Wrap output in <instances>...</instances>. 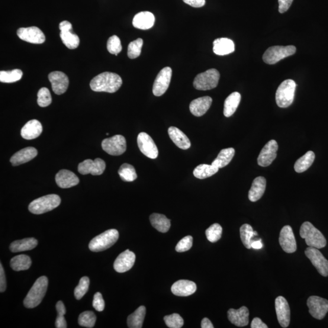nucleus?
I'll return each instance as SVG.
<instances>
[{
	"mask_svg": "<svg viewBox=\"0 0 328 328\" xmlns=\"http://www.w3.org/2000/svg\"><path fill=\"white\" fill-rule=\"evenodd\" d=\"M266 188V180L264 177H257L253 180L251 188L249 192V199L250 201H259L265 194Z\"/></svg>",
	"mask_w": 328,
	"mask_h": 328,
	"instance_id": "nucleus-30",
	"label": "nucleus"
},
{
	"mask_svg": "<svg viewBox=\"0 0 328 328\" xmlns=\"http://www.w3.org/2000/svg\"><path fill=\"white\" fill-rule=\"evenodd\" d=\"M17 35L21 40L33 44H41L45 41V35L39 28L35 27L18 29Z\"/></svg>",
	"mask_w": 328,
	"mask_h": 328,
	"instance_id": "nucleus-17",
	"label": "nucleus"
},
{
	"mask_svg": "<svg viewBox=\"0 0 328 328\" xmlns=\"http://www.w3.org/2000/svg\"><path fill=\"white\" fill-rule=\"evenodd\" d=\"M22 72L20 69H15L11 72H0V81L3 83H14L22 78Z\"/></svg>",
	"mask_w": 328,
	"mask_h": 328,
	"instance_id": "nucleus-42",
	"label": "nucleus"
},
{
	"mask_svg": "<svg viewBox=\"0 0 328 328\" xmlns=\"http://www.w3.org/2000/svg\"><path fill=\"white\" fill-rule=\"evenodd\" d=\"M293 1L294 0H278L279 12L283 14V13H285L287 11L289 8L291 7Z\"/></svg>",
	"mask_w": 328,
	"mask_h": 328,
	"instance_id": "nucleus-53",
	"label": "nucleus"
},
{
	"mask_svg": "<svg viewBox=\"0 0 328 328\" xmlns=\"http://www.w3.org/2000/svg\"><path fill=\"white\" fill-rule=\"evenodd\" d=\"M235 150L233 148L222 150L216 159L212 163L218 169L223 168L229 164L235 155Z\"/></svg>",
	"mask_w": 328,
	"mask_h": 328,
	"instance_id": "nucleus-36",
	"label": "nucleus"
},
{
	"mask_svg": "<svg viewBox=\"0 0 328 328\" xmlns=\"http://www.w3.org/2000/svg\"><path fill=\"white\" fill-rule=\"evenodd\" d=\"M309 313L317 320H322L328 313V300L318 296H311L307 300Z\"/></svg>",
	"mask_w": 328,
	"mask_h": 328,
	"instance_id": "nucleus-10",
	"label": "nucleus"
},
{
	"mask_svg": "<svg viewBox=\"0 0 328 328\" xmlns=\"http://www.w3.org/2000/svg\"><path fill=\"white\" fill-rule=\"evenodd\" d=\"M48 286V279L46 276H42L38 278L25 298V307L34 308L38 306L46 293Z\"/></svg>",
	"mask_w": 328,
	"mask_h": 328,
	"instance_id": "nucleus-3",
	"label": "nucleus"
},
{
	"mask_svg": "<svg viewBox=\"0 0 328 328\" xmlns=\"http://www.w3.org/2000/svg\"><path fill=\"white\" fill-rule=\"evenodd\" d=\"M172 76V70L171 67H164L157 75L155 80H154L153 93L155 96H162L168 89L171 81Z\"/></svg>",
	"mask_w": 328,
	"mask_h": 328,
	"instance_id": "nucleus-12",
	"label": "nucleus"
},
{
	"mask_svg": "<svg viewBox=\"0 0 328 328\" xmlns=\"http://www.w3.org/2000/svg\"><path fill=\"white\" fill-rule=\"evenodd\" d=\"M296 85L293 80L288 79L283 82L276 90V104L280 108H287L293 103Z\"/></svg>",
	"mask_w": 328,
	"mask_h": 328,
	"instance_id": "nucleus-5",
	"label": "nucleus"
},
{
	"mask_svg": "<svg viewBox=\"0 0 328 328\" xmlns=\"http://www.w3.org/2000/svg\"><path fill=\"white\" fill-rule=\"evenodd\" d=\"M58 186L62 189H68L79 183V179L75 173L67 170H62L56 176Z\"/></svg>",
	"mask_w": 328,
	"mask_h": 328,
	"instance_id": "nucleus-23",
	"label": "nucleus"
},
{
	"mask_svg": "<svg viewBox=\"0 0 328 328\" xmlns=\"http://www.w3.org/2000/svg\"><path fill=\"white\" fill-rule=\"evenodd\" d=\"M37 150L34 147H27L15 153L11 157L10 161L12 166H17L27 163L36 157Z\"/></svg>",
	"mask_w": 328,
	"mask_h": 328,
	"instance_id": "nucleus-28",
	"label": "nucleus"
},
{
	"mask_svg": "<svg viewBox=\"0 0 328 328\" xmlns=\"http://www.w3.org/2000/svg\"><path fill=\"white\" fill-rule=\"evenodd\" d=\"M300 236L305 240V242L309 247L319 249L324 248L326 246L325 237L310 222H304L301 225Z\"/></svg>",
	"mask_w": 328,
	"mask_h": 328,
	"instance_id": "nucleus-2",
	"label": "nucleus"
},
{
	"mask_svg": "<svg viewBox=\"0 0 328 328\" xmlns=\"http://www.w3.org/2000/svg\"><path fill=\"white\" fill-rule=\"evenodd\" d=\"M241 101V95L239 92H234L228 96L224 102V114L229 118L236 111Z\"/></svg>",
	"mask_w": 328,
	"mask_h": 328,
	"instance_id": "nucleus-34",
	"label": "nucleus"
},
{
	"mask_svg": "<svg viewBox=\"0 0 328 328\" xmlns=\"http://www.w3.org/2000/svg\"><path fill=\"white\" fill-rule=\"evenodd\" d=\"M304 253L321 275L328 276V260L318 249L309 247Z\"/></svg>",
	"mask_w": 328,
	"mask_h": 328,
	"instance_id": "nucleus-11",
	"label": "nucleus"
},
{
	"mask_svg": "<svg viewBox=\"0 0 328 328\" xmlns=\"http://www.w3.org/2000/svg\"><path fill=\"white\" fill-rule=\"evenodd\" d=\"M89 283L88 276H83L80 279L79 284L75 290V295L77 300H80L86 294L89 289Z\"/></svg>",
	"mask_w": 328,
	"mask_h": 328,
	"instance_id": "nucleus-47",
	"label": "nucleus"
},
{
	"mask_svg": "<svg viewBox=\"0 0 328 328\" xmlns=\"http://www.w3.org/2000/svg\"><path fill=\"white\" fill-rule=\"evenodd\" d=\"M150 220L154 229L160 232H167L171 226L169 219L162 214H153L150 215Z\"/></svg>",
	"mask_w": 328,
	"mask_h": 328,
	"instance_id": "nucleus-33",
	"label": "nucleus"
},
{
	"mask_svg": "<svg viewBox=\"0 0 328 328\" xmlns=\"http://www.w3.org/2000/svg\"><path fill=\"white\" fill-rule=\"evenodd\" d=\"M166 325L170 328H181L184 325V320L178 314H173L163 318Z\"/></svg>",
	"mask_w": 328,
	"mask_h": 328,
	"instance_id": "nucleus-49",
	"label": "nucleus"
},
{
	"mask_svg": "<svg viewBox=\"0 0 328 328\" xmlns=\"http://www.w3.org/2000/svg\"><path fill=\"white\" fill-rule=\"evenodd\" d=\"M92 306L96 311L101 312L105 309V301L102 297V295L100 292H97L93 298Z\"/></svg>",
	"mask_w": 328,
	"mask_h": 328,
	"instance_id": "nucleus-52",
	"label": "nucleus"
},
{
	"mask_svg": "<svg viewBox=\"0 0 328 328\" xmlns=\"http://www.w3.org/2000/svg\"><path fill=\"white\" fill-rule=\"evenodd\" d=\"M314 159V153L312 151H309L296 161L294 166L295 171L297 173H303L307 171L313 163Z\"/></svg>",
	"mask_w": 328,
	"mask_h": 328,
	"instance_id": "nucleus-37",
	"label": "nucleus"
},
{
	"mask_svg": "<svg viewBox=\"0 0 328 328\" xmlns=\"http://www.w3.org/2000/svg\"><path fill=\"white\" fill-rule=\"evenodd\" d=\"M220 75L218 71L210 69L199 74L195 77L194 86L195 89L206 91L216 88L220 80Z\"/></svg>",
	"mask_w": 328,
	"mask_h": 328,
	"instance_id": "nucleus-8",
	"label": "nucleus"
},
{
	"mask_svg": "<svg viewBox=\"0 0 328 328\" xmlns=\"http://www.w3.org/2000/svg\"><path fill=\"white\" fill-rule=\"evenodd\" d=\"M252 328H268V326L266 325L265 323H264L261 319L260 318L255 317L254 318L252 323L251 326Z\"/></svg>",
	"mask_w": 328,
	"mask_h": 328,
	"instance_id": "nucleus-56",
	"label": "nucleus"
},
{
	"mask_svg": "<svg viewBox=\"0 0 328 328\" xmlns=\"http://www.w3.org/2000/svg\"><path fill=\"white\" fill-rule=\"evenodd\" d=\"M137 144L140 152L150 159H156L158 156V149L152 138L149 134L142 132L138 135Z\"/></svg>",
	"mask_w": 328,
	"mask_h": 328,
	"instance_id": "nucleus-14",
	"label": "nucleus"
},
{
	"mask_svg": "<svg viewBox=\"0 0 328 328\" xmlns=\"http://www.w3.org/2000/svg\"><path fill=\"white\" fill-rule=\"evenodd\" d=\"M201 327L202 328H214L213 324L212 323L211 321L207 318H204L201 321Z\"/></svg>",
	"mask_w": 328,
	"mask_h": 328,
	"instance_id": "nucleus-57",
	"label": "nucleus"
},
{
	"mask_svg": "<svg viewBox=\"0 0 328 328\" xmlns=\"http://www.w3.org/2000/svg\"><path fill=\"white\" fill-rule=\"evenodd\" d=\"M212 103V99L209 96L195 99L190 104V111L195 116L201 117L206 113Z\"/></svg>",
	"mask_w": 328,
	"mask_h": 328,
	"instance_id": "nucleus-25",
	"label": "nucleus"
},
{
	"mask_svg": "<svg viewBox=\"0 0 328 328\" xmlns=\"http://www.w3.org/2000/svg\"><path fill=\"white\" fill-rule=\"evenodd\" d=\"M275 304L279 324L282 327H288L291 320V310L288 301L282 296H279L275 299Z\"/></svg>",
	"mask_w": 328,
	"mask_h": 328,
	"instance_id": "nucleus-16",
	"label": "nucleus"
},
{
	"mask_svg": "<svg viewBox=\"0 0 328 328\" xmlns=\"http://www.w3.org/2000/svg\"><path fill=\"white\" fill-rule=\"evenodd\" d=\"M143 43L142 38H137V40L131 41L128 45V56L130 59H134L140 56Z\"/></svg>",
	"mask_w": 328,
	"mask_h": 328,
	"instance_id": "nucleus-45",
	"label": "nucleus"
},
{
	"mask_svg": "<svg viewBox=\"0 0 328 328\" xmlns=\"http://www.w3.org/2000/svg\"><path fill=\"white\" fill-rule=\"evenodd\" d=\"M155 21V17L152 12H141L134 16L133 25L134 28L142 30H147L152 28Z\"/></svg>",
	"mask_w": 328,
	"mask_h": 328,
	"instance_id": "nucleus-27",
	"label": "nucleus"
},
{
	"mask_svg": "<svg viewBox=\"0 0 328 328\" xmlns=\"http://www.w3.org/2000/svg\"><path fill=\"white\" fill-rule=\"evenodd\" d=\"M279 243L284 251L292 253L297 250V243L295 239L293 230L290 226H285L282 228L279 233Z\"/></svg>",
	"mask_w": 328,
	"mask_h": 328,
	"instance_id": "nucleus-18",
	"label": "nucleus"
},
{
	"mask_svg": "<svg viewBox=\"0 0 328 328\" xmlns=\"http://www.w3.org/2000/svg\"><path fill=\"white\" fill-rule=\"evenodd\" d=\"M43 127L40 122L37 120H31L27 122L22 128L21 135L27 140L36 139L42 133Z\"/></svg>",
	"mask_w": 328,
	"mask_h": 328,
	"instance_id": "nucleus-26",
	"label": "nucleus"
},
{
	"mask_svg": "<svg viewBox=\"0 0 328 328\" xmlns=\"http://www.w3.org/2000/svg\"><path fill=\"white\" fill-rule=\"evenodd\" d=\"M263 245L262 243L261 239L256 241H252L251 244V247L254 249H262Z\"/></svg>",
	"mask_w": 328,
	"mask_h": 328,
	"instance_id": "nucleus-58",
	"label": "nucleus"
},
{
	"mask_svg": "<svg viewBox=\"0 0 328 328\" xmlns=\"http://www.w3.org/2000/svg\"><path fill=\"white\" fill-rule=\"evenodd\" d=\"M102 149L112 156H120L127 149L125 138L122 135H115L102 141Z\"/></svg>",
	"mask_w": 328,
	"mask_h": 328,
	"instance_id": "nucleus-9",
	"label": "nucleus"
},
{
	"mask_svg": "<svg viewBox=\"0 0 328 328\" xmlns=\"http://www.w3.org/2000/svg\"><path fill=\"white\" fill-rule=\"evenodd\" d=\"M172 293L180 297H188L197 291V285L194 282L185 279L177 281L172 286Z\"/></svg>",
	"mask_w": 328,
	"mask_h": 328,
	"instance_id": "nucleus-24",
	"label": "nucleus"
},
{
	"mask_svg": "<svg viewBox=\"0 0 328 328\" xmlns=\"http://www.w3.org/2000/svg\"><path fill=\"white\" fill-rule=\"evenodd\" d=\"M60 38L63 43L70 50L76 49L80 44L78 35L73 33L72 24L67 21L61 22L59 25Z\"/></svg>",
	"mask_w": 328,
	"mask_h": 328,
	"instance_id": "nucleus-13",
	"label": "nucleus"
},
{
	"mask_svg": "<svg viewBox=\"0 0 328 328\" xmlns=\"http://www.w3.org/2000/svg\"><path fill=\"white\" fill-rule=\"evenodd\" d=\"M107 50L109 53L118 56L122 50L120 38L116 35L109 38L107 42Z\"/></svg>",
	"mask_w": 328,
	"mask_h": 328,
	"instance_id": "nucleus-50",
	"label": "nucleus"
},
{
	"mask_svg": "<svg viewBox=\"0 0 328 328\" xmlns=\"http://www.w3.org/2000/svg\"><path fill=\"white\" fill-rule=\"evenodd\" d=\"M48 78L55 94L61 95L66 91L69 86V79L65 73L54 72L50 74Z\"/></svg>",
	"mask_w": 328,
	"mask_h": 328,
	"instance_id": "nucleus-20",
	"label": "nucleus"
},
{
	"mask_svg": "<svg viewBox=\"0 0 328 328\" xmlns=\"http://www.w3.org/2000/svg\"><path fill=\"white\" fill-rule=\"evenodd\" d=\"M278 149V144L275 140H271L263 147L258 157L260 166L268 167L272 163L276 157Z\"/></svg>",
	"mask_w": 328,
	"mask_h": 328,
	"instance_id": "nucleus-19",
	"label": "nucleus"
},
{
	"mask_svg": "<svg viewBox=\"0 0 328 328\" xmlns=\"http://www.w3.org/2000/svg\"><path fill=\"white\" fill-rule=\"evenodd\" d=\"M122 85L121 77L117 74L110 72L100 74L90 82V87L96 92L114 93L120 89Z\"/></svg>",
	"mask_w": 328,
	"mask_h": 328,
	"instance_id": "nucleus-1",
	"label": "nucleus"
},
{
	"mask_svg": "<svg viewBox=\"0 0 328 328\" xmlns=\"http://www.w3.org/2000/svg\"><path fill=\"white\" fill-rule=\"evenodd\" d=\"M183 2L194 8H201L205 4V0H183Z\"/></svg>",
	"mask_w": 328,
	"mask_h": 328,
	"instance_id": "nucleus-55",
	"label": "nucleus"
},
{
	"mask_svg": "<svg viewBox=\"0 0 328 328\" xmlns=\"http://www.w3.org/2000/svg\"><path fill=\"white\" fill-rule=\"evenodd\" d=\"M37 103L41 107H46L52 103L50 90L46 88H41L38 92Z\"/></svg>",
	"mask_w": 328,
	"mask_h": 328,
	"instance_id": "nucleus-48",
	"label": "nucleus"
},
{
	"mask_svg": "<svg viewBox=\"0 0 328 328\" xmlns=\"http://www.w3.org/2000/svg\"><path fill=\"white\" fill-rule=\"evenodd\" d=\"M146 314V307L141 306L138 308L133 314L128 316L127 318L128 326L130 328L142 327Z\"/></svg>",
	"mask_w": 328,
	"mask_h": 328,
	"instance_id": "nucleus-35",
	"label": "nucleus"
},
{
	"mask_svg": "<svg viewBox=\"0 0 328 328\" xmlns=\"http://www.w3.org/2000/svg\"><path fill=\"white\" fill-rule=\"evenodd\" d=\"M106 164L104 160L97 158L95 160L86 159L79 164L78 171L80 174L101 175L104 172Z\"/></svg>",
	"mask_w": 328,
	"mask_h": 328,
	"instance_id": "nucleus-15",
	"label": "nucleus"
},
{
	"mask_svg": "<svg viewBox=\"0 0 328 328\" xmlns=\"http://www.w3.org/2000/svg\"><path fill=\"white\" fill-rule=\"evenodd\" d=\"M227 315L228 319L234 325L244 327L249 324V311L246 307H242L239 310L230 309L227 312Z\"/></svg>",
	"mask_w": 328,
	"mask_h": 328,
	"instance_id": "nucleus-22",
	"label": "nucleus"
},
{
	"mask_svg": "<svg viewBox=\"0 0 328 328\" xmlns=\"http://www.w3.org/2000/svg\"><path fill=\"white\" fill-rule=\"evenodd\" d=\"M240 231L241 240L244 246L247 249H251L252 239L254 236H258L256 231H254L252 227L248 224H243Z\"/></svg>",
	"mask_w": 328,
	"mask_h": 328,
	"instance_id": "nucleus-40",
	"label": "nucleus"
},
{
	"mask_svg": "<svg viewBox=\"0 0 328 328\" xmlns=\"http://www.w3.org/2000/svg\"><path fill=\"white\" fill-rule=\"evenodd\" d=\"M296 53V48L289 46H274L270 47L266 51L263 56L264 62L268 65H274L279 61L292 56Z\"/></svg>",
	"mask_w": 328,
	"mask_h": 328,
	"instance_id": "nucleus-7",
	"label": "nucleus"
},
{
	"mask_svg": "<svg viewBox=\"0 0 328 328\" xmlns=\"http://www.w3.org/2000/svg\"><path fill=\"white\" fill-rule=\"evenodd\" d=\"M222 233H223V228L218 223L212 224L205 231L207 239L211 243L217 242L218 240H220Z\"/></svg>",
	"mask_w": 328,
	"mask_h": 328,
	"instance_id": "nucleus-43",
	"label": "nucleus"
},
{
	"mask_svg": "<svg viewBox=\"0 0 328 328\" xmlns=\"http://www.w3.org/2000/svg\"><path fill=\"white\" fill-rule=\"evenodd\" d=\"M38 245V241L34 238H28L21 240L15 241L10 245L11 251L20 252L27 251L35 248Z\"/></svg>",
	"mask_w": 328,
	"mask_h": 328,
	"instance_id": "nucleus-32",
	"label": "nucleus"
},
{
	"mask_svg": "<svg viewBox=\"0 0 328 328\" xmlns=\"http://www.w3.org/2000/svg\"><path fill=\"white\" fill-rule=\"evenodd\" d=\"M219 169L213 165L200 164L195 169L194 175L198 179H204L216 174Z\"/></svg>",
	"mask_w": 328,
	"mask_h": 328,
	"instance_id": "nucleus-39",
	"label": "nucleus"
},
{
	"mask_svg": "<svg viewBox=\"0 0 328 328\" xmlns=\"http://www.w3.org/2000/svg\"><path fill=\"white\" fill-rule=\"evenodd\" d=\"M61 203L59 196L52 194L35 199L29 205V210L32 214L40 215L54 210Z\"/></svg>",
	"mask_w": 328,
	"mask_h": 328,
	"instance_id": "nucleus-4",
	"label": "nucleus"
},
{
	"mask_svg": "<svg viewBox=\"0 0 328 328\" xmlns=\"http://www.w3.org/2000/svg\"><path fill=\"white\" fill-rule=\"evenodd\" d=\"M136 255L130 250H125L118 256L114 263V269L115 271L124 273L129 271L134 265Z\"/></svg>",
	"mask_w": 328,
	"mask_h": 328,
	"instance_id": "nucleus-21",
	"label": "nucleus"
},
{
	"mask_svg": "<svg viewBox=\"0 0 328 328\" xmlns=\"http://www.w3.org/2000/svg\"><path fill=\"white\" fill-rule=\"evenodd\" d=\"M168 133L170 139L176 146L182 150H188L191 146V141L188 136L178 128L171 127L169 128Z\"/></svg>",
	"mask_w": 328,
	"mask_h": 328,
	"instance_id": "nucleus-29",
	"label": "nucleus"
},
{
	"mask_svg": "<svg viewBox=\"0 0 328 328\" xmlns=\"http://www.w3.org/2000/svg\"><path fill=\"white\" fill-rule=\"evenodd\" d=\"M57 317L56 321V327L57 328H66L67 324L64 315L66 313L65 305L62 301H59L56 304Z\"/></svg>",
	"mask_w": 328,
	"mask_h": 328,
	"instance_id": "nucleus-46",
	"label": "nucleus"
},
{
	"mask_svg": "<svg viewBox=\"0 0 328 328\" xmlns=\"http://www.w3.org/2000/svg\"><path fill=\"white\" fill-rule=\"evenodd\" d=\"M214 52L218 56H226L232 53L235 51L233 41L229 38H217L214 41Z\"/></svg>",
	"mask_w": 328,
	"mask_h": 328,
	"instance_id": "nucleus-31",
	"label": "nucleus"
},
{
	"mask_svg": "<svg viewBox=\"0 0 328 328\" xmlns=\"http://www.w3.org/2000/svg\"><path fill=\"white\" fill-rule=\"evenodd\" d=\"M6 289V280L4 269L0 264V292H4Z\"/></svg>",
	"mask_w": 328,
	"mask_h": 328,
	"instance_id": "nucleus-54",
	"label": "nucleus"
},
{
	"mask_svg": "<svg viewBox=\"0 0 328 328\" xmlns=\"http://www.w3.org/2000/svg\"><path fill=\"white\" fill-rule=\"evenodd\" d=\"M32 265L30 256L26 255L15 256L11 260V266L15 271H25L30 269Z\"/></svg>",
	"mask_w": 328,
	"mask_h": 328,
	"instance_id": "nucleus-38",
	"label": "nucleus"
},
{
	"mask_svg": "<svg viewBox=\"0 0 328 328\" xmlns=\"http://www.w3.org/2000/svg\"><path fill=\"white\" fill-rule=\"evenodd\" d=\"M96 321V315L92 311H85L80 315L79 324L80 326L91 328L95 325Z\"/></svg>",
	"mask_w": 328,
	"mask_h": 328,
	"instance_id": "nucleus-44",
	"label": "nucleus"
},
{
	"mask_svg": "<svg viewBox=\"0 0 328 328\" xmlns=\"http://www.w3.org/2000/svg\"><path fill=\"white\" fill-rule=\"evenodd\" d=\"M120 233L115 229H110L93 239L89 244V249L92 252L104 251L113 246L118 240Z\"/></svg>",
	"mask_w": 328,
	"mask_h": 328,
	"instance_id": "nucleus-6",
	"label": "nucleus"
},
{
	"mask_svg": "<svg viewBox=\"0 0 328 328\" xmlns=\"http://www.w3.org/2000/svg\"><path fill=\"white\" fill-rule=\"evenodd\" d=\"M193 246V238L186 236L180 240L176 246V250L178 252H184L191 249Z\"/></svg>",
	"mask_w": 328,
	"mask_h": 328,
	"instance_id": "nucleus-51",
	"label": "nucleus"
},
{
	"mask_svg": "<svg viewBox=\"0 0 328 328\" xmlns=\"http://www.w3.org/2000/svg\"><path fill=\"white\" fill-rule=\"evenodd\" d=\"M118 173L121 178L125 182H133L137 179L136 170L130 164H122Z\"/></svg>",
	"mask_w": 328,
	"mask_h": 328,
	"instance_id": "nucleus-41",
	"label": "nucleus"
}]
</instances>
